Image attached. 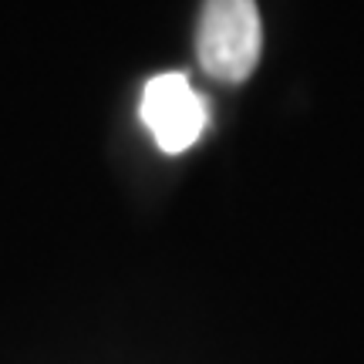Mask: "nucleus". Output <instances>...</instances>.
<instances>
[{
	"label": "nucleus",
	"instance_id": "nucleus-2",
	"mask_svg": "<svg viewBox=\"0 0 364 364\" xmlns=\"http://www.w3.org/2000/svg\"><path fill=\"white\" fill-rule=\"evenodd\" d=\"M139 112H142V122L149 125L156 145L169 156L193 149L209 122L206 98L196 95L189 78L179 75V71L149 78Z\"/></svg>",
	"mask_w": 364,
	"mask_h": 364
},
{
	"label": "nucleus",
	"instance_id": "nucleus-1",
	"mask_svg": "<svg viewBox=\"0 0 364 364\" xmlns=\"http://www.w3.org/2000/svg\"><path fill=\"white\" fill-rule=\"evenodd\" d=\"M263 27L257 0H206L196 27V54L209 78L243 85L260 65Z\"/></svg>",
	"mask_w": 364,
	"mask_h": 364
}]
</instances>
